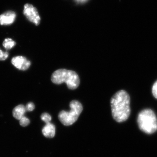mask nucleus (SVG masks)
<instances>
[{
	"instance_id": "obj_1",
	"label": "nucleus",
	"mask_w": 157,
	"mask_h": 157,
	"mask_svg": "<svg viewBox=\"0 0 157 157\" xmlns=\"http://www.w3.org/2000/svg\"><path fill=\"white\" fill-rule=\"evenodd\" d=\"M130 98L126 91L121 90L117 92L110 100L113 117L119 123L125 121L131 113Z\"/></svg>"
},
{
	"instance_id": "obj_2",
	"label": "nucleus",
	"mask_w": 157,
	"mask_h": 157,
	"mask_svg": "<svg viewBox=\"0 0 157 157\" xmlns=\"http://www.w3.org/2000/svg\"><path fill=\"white\" fill-rule=\"evenodd\" d=\"M51 80L55 84H61L65 82L68 88L75 90L80 83L78 74L72 70L59 69L55 71L52 75Z\"/></svg>"
},
{
	"instance_id": "obj_3",
	"label": "nucleus",
	"mask_w": 157,
	"mask_h": 157,
	"mask_svg": "<svg viewBox=\"0 0 157 157\" xmlns=\"http://www.w3.org/2000/svg\"><path fill=\"white\" fill-rule=\"evenodd\" d=\"M139 128L147 134H151L157 130V118L152 110L146 109L142 110L137 117Z\"/></svg>"
},
{
	"instance_id": "obj_4",
	"label": "nucleus",
	"mask_w": 157,
	"mask_h": 157,
	"mask_svg": "<svg viewBox=\"0 0 157 157\" xmlns=\"http://www.w3.org/2000/svg\"><path fill=\"white\" fill-rule=\"evenodd\" d=\"M70 111L62 110L58 115L59 120L65 126H70L78 120L83 109L82 105L79 101L74 100L70 103Z\"/></svg>"
},
{
	"instance_id": "obj_5",
	"label": "nucleus",
	"mask_w": 157,
	"mask_h": 157,
	"mask_svg": "<svg viewBox=\"0 0 157 157\" xmlns=\"http://www.w3.org/2000/svg\"><path fill=\"white\" fill-rule=\"evenodd\" d=\"M23 14L29 21L36 25H39L41 18L38 10L33 5L26 4L24 7Z\"/></svg>"
},
{
	"instance_id": "obj_6",
	"label": "nucleus",
	"mask_w": 157,
	"mask_h": 157,
	"mask_svg": "<svg viewBox=\"0 0 157 157\" xmlns=\"http://www.w3.org/2000/svg\"><path fill=\"white\" fill-rule=\"evenodd\" d=\"M11 63L19 70H28L31 66V62L23 56L14 57L11 59Z\"/></svg>"
},
{
	"instance_id": "obj_7",
	"label": "nucleus",
	"mask_w": 157,
	"mask_h": 157,
	"mask_svg": "<svg viewBox=\"0 0 157 157\" xmlns=\"http://www.w3.org/2000/svg\"><path fill=\"white\" fill-rule=\"evenodd\" d=\"M16 14L14 11H6L0 15V25H10L14 22Z\"/></svg>"
},
{
	"instance_id": "obj_8",
	"label": "nucleus",
	"mask_w": 157,
	"mask_h": 157,
	"mask_svg": "<svg viewBox=\"0 0 157 157\" xmlns=\"http://www.w3.org/2000/svg\"><path fill=\"white\" fill-rule=\"evenodd\" d=\"M42 132L44 136L47 138H52L56 134V127L53 124L48 123L43 127Z\"/></svg>"
},
{
	"instance_id": "obj_9",
	"label": "nucleus",
	"mask_w": 157,
	"mask_h": 157,
	"mask_svg": "<svg viewBox=\"0 0 157 157\" xmlns=\"http://www.w3.org/2000/svg\"><path fill=\"white\" fill-rule=\"evenodd\" d=\"M26 111L25 107L22 104L14 107L12 112L13 117L17 120H20L24 116Z\"/></svg>"
},
{
	"instance_id": "obj_10",
	"label": "nucleus",
	"mask_w": 157,
	"mask_h": 157,
	"mask_svg": "<svg viewBox=\"0 0 157 157\" xmlns=\"http://www.w3.org/2000/svg\"><path fill=\"white\" fill-rule=\"evenodd\" d=\"M16 43L11 39L7 38L5 39L3 43V45L7 49H10L15 46Z\"/></svg>"
},
{
	"instance_id": "obj_11",
	"label": "nucleus",
	"mask_w": 157,
	"mask_h": 157,
	"mask_svg": "<svg viewBox=\"0 0 157 157\" xmlns=\"http://www.w3.org/2000/svg\"><path fill=\"white\" fill-rule=\"evenodd\" d=\"M41 118L42 120L46 124L50 123L52 120L51 116L48 113H42L41 115Z\"/></svg>"
},
{
	"instance_id": "obj_12",
	"label": "nucleus",
	"mask_w": 157,
	"mask_h": 157,
	"mask_svg": "<svg viewBox=\"0 0 157 157\" xmlns=\"http://www.w3.org/2000/svg\"><path fill=\"white\" fill-rule=\"evenodd\" d=\"M19 121L20 124L21 126L24 127L27 126L30 123V121L28 118L25 116L21 118Z\"/></svg>"
},
{
	"instance_id": "obj_13",
	"label": "nucleus",
	"mask_w": 157,
	"mask_h": 157,
	"mask_svg": "<svg viewBox=\"0 0 157 157\" xmlns=\"http://www.w3.org/2000/svg\"><path fill=\"white\" fill-rule=\"evenodd\" d=\"M9 57V53L7 52H4L0 48V61L6 60Z\"/></svg>"
},
{
	"instance_id": "obj_14",
	"label": "nucleus",
	"mask_w": 157,
	"mask_h": 157,
	"mask_svg": "<svg viewBox=\"0 0 157 157\" xmlns=\"http://www.w3.org/2000/svg\"><path fill=\"white\" fill-rule=\"evenodd\" d=\"M35 106L34 104L32 102H30L28 104H27L25 107V109L26 111H33L35 109Z\"/></svg>"
},
{
	"instance_id": "obj_15",
	"label": "nucleus",
	"mask_w": 157,
	"mask_h": 157,
	"mask_svg": "<svg viewBox=\"0 0 157 157\" xmlns=\"http://www.w3.org/2000/svg\"><path fill=\"white\" fill-rule=\"evenodd\" d=\"M152 92L154 97L157 99V80L153 86L152 88Z\"/></svg>"
},
{
	"instance_id": "obj_16",
	"label": "nucleus",
	"mask_w": 157,
	"mask_h": 157,
	"mask_svg": "<svg viewBox=\"0 0 157 157\" xmlns=\"http://www.w3.org/2000/svg\"><path fill=\"white\" fill-rule=\"evenodd\" d=\"M76 2H78L82 3L84 2H86L87 0H76Z\"/></svg>"
}]
</instances>
